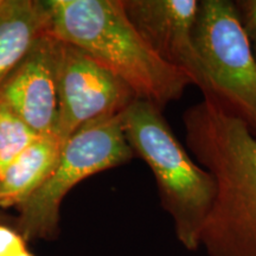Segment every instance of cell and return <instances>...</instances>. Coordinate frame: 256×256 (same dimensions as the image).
Here are the masks:
<instances>
[{"mask_svg":"<svg viewBox=\"0 0 256 256\" xmlns=\"http://www.w3.org/2000/svg\"><path fill=\"white\" fill-rule=\"evenodd\" d=\"M38 138L23 119L0 101V176Z\"/></svg>","mask_w":256,"mask_h":256,"instance_id":"cell-11","label":"cell"},{"mask_svg":"<svg viewBox=\"0 0 256 256\" xmlns=\"http://www.w3.org/2000/svg\"><path fill=\"white\" fill-rule=\"evenodd\" d=\"M185 142L216 182V196L200 238L208 256H256V134L216 98L183 114Z\"/></svg>","mask_w":256,"mask_h":256,"instance_id":"cell-1","label":"cell"},{"mask_svg":"<svg viewBox=\"0 0 256 256\" xmlns=\"http://www.w3.org/2000/svg\"><path fill=\"white\" fill-rule=\"evenodd\" d=\"M57 64L58 40L46 34L0 86V101L40 136H57Z\"/></svg>","mask_w":256,"mask_h":256,"instance_id":"cell-8","label":"cell"},{"mask_svg":"<svg viewBox=\"0 0 256 256\" xmlns=\"http://www.w3.org/2000/svg\"><path fill=\"white\" fill-rule=\"evenodd\" d=\"M48 34L44 2L2 0L0 2V86L14 72L38 38Z\"/></svg>","mask_w":256,"mask_h":256,"instance_id":"cell-9","label":"cell"},{"mask_svg":"<svg viewBox=\"0 0 256 256\" xmlns=\"http://www.w3.org/2000/svg\"><path fill=\"white\" fill-rule=\"evenodd\" d=\"M57 138L66 142L82 127L120 115L136 96L126 83L78 48L58 40Z\"/></svg>","mask_w":256,"mask_h":256,"instance_id":"cell-6","label":"cell"},{"mask_svg":"<svg viewBox=\"0 0 256 256\" xmlns=\"http://www.w3.org/2000/svg\"><path fill=\"white\" fill-rule=\"evenodd\" d=\"M64 142L57 136H40L0 176V206H20L52 172Z\"/></svg>","mask_w":256,"mask_h":256,"instance_id":"cell-10","label":"cell"},{"mask_svg":"<svg viewBox=\"0 0 256 256\" xmlns=\"http://www.w3.org/2000/svg\"><path fill=\"white\" fill-rule=\"evenodd\" d=\"M44 5L48 34L84 51L138 98L162 110L192 84L150 48L128 19L122 0H44Z\"/></svg>","mask_w":256,"mask_h":256,"instance_id":"cell-2","label":"cell"},{"mask_svg":"<svg viewBox=\"0 0 256 256\" xmlns=\"http://www.w3.org/2000/svg\"><path fill=\"white\" fill-rule=\"evenodd\" d=\"M0 256H34L28 250L25 238L11 228L0 226Z\"/></svg>","mask_w":256,"mask_h":256,"instance_id":"cell-12","label":"cell"},{"mask_svg":"<svg viewBox=\"0 0 256 256\" xmlns=\"http://www.w3.org/2000/svg\"><path fill=\"white\" fill-rule=\"evenodd\" d=\"M194 44L212 98L256 134V58L238 8L230 0H200Z\"/></svg>","mask_w":256,"mask_h":256,"instance_id":"cell-5","label":"cell"},{"mask_svg":"<svg viewBox=\"0 0 256 256\" xmlns=\"http://www.w3.org/2000/svg\"><path fill=\"white\" fill-rule=\"evenodd\" d=\"M124 136L134 156L151 168L162 206L172 217L179 243L200 248L202 229L216 196L215 178L182 145L151 102L136 98L121 114Z\"/></svg>","mask_w":256,"mask_h":256,"instance_id":"cell-3","label":"cell"},{"mask_svg":"<svg viewBox=\"0 0 256 256\" xmlns=\"http://www.w3.org/2000/svg\"><path fill=\"white\" fill-rule=\"evenodd\" d=\"M0 2H2V0H0Z\"/></svg>","mask_w":256,"mask_h":256,"instance_id":"cell-14","label":"cell"},{"mask_svg":"<svg viewBox=\"0 0 256 256\" xmlns=\"http://www.w3.org/2000/svg\"><path fill=\"white\" fill-rule=\"evenodd\" d=\"M128 19L162 60L183 72L203 96L212 98L194 44L198 0H122Z\"/></svg>","mask_w":256,"mask_h":256,"instance_id":"cell-7","label":"cell"},{"mask_svg":"<svg viewBox=\"0 0 256 256\" xmlns=\"http://www.w3.org/2000/svg\"><path fill=\"white\" fill-rule=\"evenodd\" d=\"M235 5L256 58V0H241L235 2Z\"/></svg>","mask_w":256,"mask_h":256,"instance_id":"cell-13","label":"cell"},{"mask_svg":"<svg viewBox=\"0 0 256 256\" xmlns=\"http://www.w3.org/2000/svg\"><path fill=\"white\" fill-rule=\"evenodd\" d=\"M121 114L89 124L64 142L58 162L46 180L18 206L24 238L52 235L58 223L60 202L74 185L133 158Z\"/></svg>","mask_w":256,"mask_h":256,"instance_id":"cell-4","label":"cell"}]
</instances>
